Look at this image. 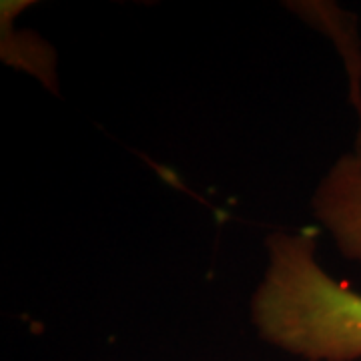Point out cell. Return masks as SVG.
I'll return each mask as SVG.
<instances>
[{
	"label": "cell",
	"mask_w": 361,
	"mask_h": 361,
	"mask_svg": "<svg viewBox=\"0 0 361 361\" xmlns=\"http://www.w3.org/2000/svg\"><path fill=\"white\" fill-rule=\"evenodd\" d=\"M269 265L251 301L269 343L307 361L361 357V295L322 269L310 231L275 233Z\"/></svg>",
	"instance_id": "cell-1"
},
{
	"label": "cell",
	"mask_w": 361,
	"mask_h": 361,
	"mask_svg": "<svg viewBox=\"0 0 361 361\" xmlns=\"http://www.w3.org/2000/svg\"><path fill=\"white\" fill-rule=\"evenodd\" d=\"M313 207L343 255L361 265V155L341 157L329 169Z\"/></svg>",
	"instance_id": "cell-2"
}]
</instances>
